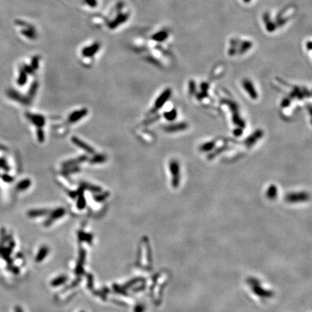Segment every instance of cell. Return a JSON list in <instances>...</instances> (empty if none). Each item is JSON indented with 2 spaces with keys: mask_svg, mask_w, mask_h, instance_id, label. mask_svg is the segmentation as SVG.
<instances>
[{
  "mask_svg": "<svg viewBox=\"0 0 312 312\" xmlns=\"http://www.w3.org/2000/svg\"><path fill=\"white\" fill-rule=\"evenodd\" d=\"M127 19V15H120L118 17L117 19H116L114 21H113L112 23H111V28H115V27H117L119 26V25L120 23H122V22H124V21H126V20Z\"/></svg>",
  "mask_w": 312,
  "mask_h": 312,
  "instance_id": "e0dca14e",
  "label": "cell"
},
{
  "mask_svg": "<svg viewBox=\"0 0 312 312\" xmlns=\"http://www.w3.org/2000/svg\"><path fill=\"white\" fill-rule=\"evenodd\" d=\"M22 33L30 39H34L36 38V33H34V32L31 30H23L22 31Z\"/></svg>",
  "mask_w": 312,
  "mask_h": 312,
  "instance_id": "cb8c5ba5",
  "label": "cell"
},
{
  "mask_svg": "<svg viewBox=\"0 0 312 312\" xmlns=\"http://www.w3.org/2000/svg\"><path fill=\"white\" fill-rule=\"evenodd\" d=\"M108 192H104V193H101V194H98L97 196H95V199L97 200V201H101V200H104L106 198L108 197Z\"/></svg>",
  "mask_w": 312,
  "mask_h": 312,
  "instance_id": "4316f807",
  "label": "cell"
},
{
  "mask_svg": "<svg viewBox=\"0 0 312 312\" xmlns=\"http://www.w3.org/2000/svg\"><path fill=\"white\" fill-rule=\"evenodd\" d=\"M107 160V157L106 155L104 154H93V156L91 157V158L89 159V163L90 164H93V165H95V164H101L103 163L106 161Z\"/></svg>",
  "mask_w": 312,
  "mask_h": 312,
  "instance_id": "8fae6325",
  "label": "cell"
},
{
  "mask_svg": "<svg viewBox=\"0 0 312 312\" xmlns=\"http://www.w3.org/2000/svg\"><path fill=\"white\" fill-rule=\"evenodd\" d=\"M31 184V181L28 179H26L20 181L19 183H18L17 188L19 190H25L26 189H28V187H30Z\"/></svg>",
  "mask_w": 312,
  "mask_h": 312,
  "instance_id": "2e32d148",
  "label": "cell"
},
{
  "mask_svg": "<svg viewBox=\"0 0 312 312\" xmlns=\"http://www.w3.org/2000/svg\"><path fill=\"white\" fill-rule=\"evenodd\" d=\"M0 169L4 170V171H9L10 170V166H9L5 158H0Z\"/></svg>",
  "mask_w": 312,
  "mask_h": 312,
  "instance_id": "603a6c76",
  "label": "cell"
},
{
  "mask_svg": "<svg viewBox=\"0 0 312 312\" xmlns=\"http://www.w3.org/2000/svg\"><path fill=\"white\" fill-rule=\"evenodd\" d=\"M163 35H165V34L163 33L157 34L156 36H154V38L156 40H157V41H163L164 39V38H165V37H166V36H163Z\"/></svg>",
  "mask_w": 312,
  "mask_h": 312,
  "instance_id": "f1b7e54d",
  "label": "cell"
},
{
  "mask_svg": "<svg viewBox=\"0 0 312 312\" xmlns=\"http://www.w3.org/2000/svg\"><path fill=\"white\" fill-rule=\"evenodd\" d=\"M71 141L74 145H76V146L78 147L79 148L83 150L84 151L87 152V153L90 155H93L95 153V149L93 148V147H91L90 145L88 144V143H86L85 142H84V141L80 140V139L77 137L75 136L72 137Z\"/></svg>",
  "mask_w": 312,
  "mask_h": 312,
  "instance_id": "5b68a950",
  "label": "cell"
},
{
  "mask_svg": "<svg viewBox=\"0 0 312 312\" xmlns=\"http://www.w3.org/2000/svg\"><path fill=\"white\" fill-rule=\"evenodd\" d=\"M169 170L171 176V184L172 186L176 188L179 186L180 184V174H181V168H180V164L178 161L173 159L169 163Z\"/></svg>",
  "mask_w": 312,
  "mask_h": 312,
  "instance_id": "6da1fadb",
  "label": "cell"
},
{
  "mask_svg": "<svg viewBox=\"0 0 312 312\" xmlns=\"http://www.w3.org/2000/svg\"><path fill=\"white\" fill-rule=\"evenodd\" d=\"M184 128H186V124H184L170 125V126L166 127V130L168 132H175V131L181 130V129H184Z\"/></svg>",
  "mask_w": 312,
  "mask_h": 312,
  "instance_id": "ffe728a7",
  "label": "cell"
},
{
  "mask_svg": "<svg viewBox=\"0 0 312 312\" xmlns=\"http://www.w3.org/2000/svg\"><path fill=\"white\" fill-rule=\"evenodd\" d=\"M277 187L275 185L270 186V187L268 188L267 192V197L270 198V199H274L275 197H276L275 196L277 195Z\"/></svg>",
  "mask_w": 312,
  "mask_h": 312,
  "instance_id": "ac0fdd59",
  "label": "cell"
},
{
  "mask_svg": "<svg viewBox=\"0 0 312 312\" xmlns=\"http://www.w3.org/2000/svg\"><path fill=\"white\" fill-rule=\"evenodd\" d=\"M88 160V157L86 156V155H82V156H79L77 158L70 159V160H67L63 162L61 166H62L63 168H67V167H71V166H78L79 164L83 163L85 161H87Z\"/></svg>",
  "mask_w": 312,
  "mask_h": 312,
  "instance_id": "9c48e42d",
  "label": "cell"
},
{
  "mask_svg": "<svg viewBox=\"0 0 312 312\" xmlns=\"http://www.w3.org/2000/svg\"><path fill=\"white\" fill-rule=\"evenodd\" d=\"M28 82V74L21 67L19 70V74L17 79V84L20 86L25 85Z\"/></svg>",
  "mask_w": 312,
  "mask_h": 312,
  "instance_id": "4fadbf2b",
  "label": "cell"
},
{
  "mask_svg": "<svg viewBox=\"0 0 312 312\" xmlns=\"http://www.w3.org/2000/svg\"><path fill=\"white\" fill-rule=\"evenodd\" d=\"M39 61L40 58L38 56H35L32 58L31 66L35 71L36 70H37L38 69V67H39Z\"/></svg>",
  "mask_w": 312,
  "mask_h": 312,
  "instance_id": "7402d4cb",
  "label": "cell"
},
{
  "mask_svg": "<svg viewBox=\"0 0 312 312\" xmlns=\"http://www.w3.org/2000/svg\"><path fill=\"white\" fill-rule=\"evenodd\" d=\"M309 198V196L306 192H293L288 194L286 196V200L289 202H295L306 201Z\"/></svg>",
  "mask_w": 312,
  "mask_h": 312,
  "instance_id": "ba28073f",
  "label": "cell"
},
{
  "mask_svg": "<svg viewBox=\"0 0 312 312\" xmlns=\"http://www.w3.org/2000/svg\"><path fill=\"white\" fill-rule=\"evenodd\" d=\"M38 87H39V83L37 80H34L33 83L29 88L28 91V95H27V97L29 99L32 101L34 98V97L36 96V93L38 90Z\"/></svg>",
  "mask_w": 312,
  "mask_h": 312,
  "instance_id": "7c38bea8",
  "label": "cell"
},
{
  "mask_svg": "<svg viewBox=\"0 0 312 312\" xmlns=\"http://www.w3.org/2000/svg\"><path fill=\"white\" fill-rule=\"evenodd\" d=\"M87 2L91 7H95L97 4V2L95 0H87Z\"/></svg>",
  "mask_w": 312,
  "mask_h": 312,
  "instance_id": "f546056e",
  "label": "cell"
},
{
  "mask_svg": "<svg viewBox=\"0 0 312 312\" xmlns=\"http://www.w3.org/2000/svg\"><path fill=\"white\" fill-rule=\"evenodd\" d=\"M163 117L167 121L172 122V121H174L176 119L177 111H176V109H172L171 111H166V112L163 113Z\"/></svg>",
  "mask_w": 312,
  "mask_h": 312,
  "instance_id": "5bb4252c",
  "label": "cell"
},
{
  "mask_svg": "<svg viewBox=\"0 0 312 312\" xmlns=\"http://www.w3.org/2000/svg\"><path fill=\"white\" fill-rule=\"evenodd\" d=\"M80 170V168L78 166H71V167H67V168H64V169L62 170L63 175H70L72 174H75V173L79 172Z\"/></svg>",
  "mask_w": 312,
  "mask_h": 312,
  "instance_id": "9a60e30c",
  "label": "cell"
},
{
  "mask_svg": "<svg viewBox=\"0 0 312 312\" xmlns=\"http://www.w3.org/2000/svg\"><path fill=\"white\" fill-rule=\"evenodd\" d=\"M100 49V44L98 43H95L93 45L90 46L88 47L84 48L82 51V54L85 57H91V56H94L97 51Z\"/></svg>",
  "mask_w": 312,
  "mask_h": 312,
  "instance_id": "30bf717a",
  "label": "cell"
},
{
  "mask_svg": "<svg viewBox=\"0 0 312 312\" xmlns=\"http://www.w3.org/2000/svg\"><path fill=\"white\" fill-rule=\"evenodd\" d=\"M213 147H214V142H206L205 144H204L203 145H202L201 149L203 150V151H208V150L213 148Z\"/></svg>",
  "mask_w": 312,
  "mask_h": 312,
  "instance_id": "484cf974",
  "label": "cell"
},
{
  "mask_svg": "<svg viewBox=\"0 0 312 312\" xmlns=\"http://www.w3.org/2000/svg\"><path fill=\"white\" fill-rule=\"evenodd\" d=\"M6 93L9 98L15 102H17L21 105H23V106H28L31 103V101L28 97L21 94L19 91L12 89V88L8 89L7 90Z\"/></svg>",
  "mask_w": 312,
  "mask_h": 312,
  "instance_id": "7a4b0ae2",
  "label": "cell"
},
{
  "mask_svg": "<svg viewBox=\"0 0 312 312\" xmlns=\"http://www.w3.org/2000/svg\"><path fill=\"white\" fill-rule=\"evenodd\" d=\"M82 186L83 188H86L88 190H89L91 192H101V188L99 187V186L92 185V184H90L88 183H83L82 184Z\"/></svg>",
  "mask_w": 312,
  "mask_h": 312,
  "instance_id": "d6986e66",
  "label": "cell"
},
{
  "mask_svg": "<svg viewBox=\"0 0 312 312\" xmlns=\"http://www.w3.org/2000/svg\"><path fill=\"white\" fill-rule=\"evenodd\" d=\"M88 108H81L79 109V110L74 111L73 112L70 113L68 117V122L70 123V124H74V123H76L82 119H83L84 117H85L86 116L88 115Z\"/></svg>",
  "mask_w": 312,
  "mask_h": 312,
  "instance_id": "8992f818",
  "label": "cell"
},
{
  "mask_svg": "<svg viewBox=\"0 0 312 312\" xmlns=\"http://www.w3.org/2000/svg\"><path fill=\"white\" fill-rule=\"evenodd\" d=\"M2 179L6 182H11L13 181V177L7 174H4L3 176H2Z\"/></svg>",
  "mask_w": 312,
  "mask_h": 312,
  "instance_id": "83f0119b",
  "label": "cell"
},
{
  "mask_svg": "<svg viewBox=\"0 0 312 312\" xmlns=\"http://www.w3.org/2000/svg\"><path fill=\"white\" fill-rule=\"evenodd\" d=\"M26 117L37 128H43L46 124L45 117L41 114L27 112L26 113Z\"/></svg>",
  "mask_w": 312,
  "mask_h": 312,
  "instance_id": "3957f363",
  "label": "cell"
},
{
  "mask_svg": "<svg viewBox=\"0 0 312 312\" xmlns=\"http://www.w3.org/2000/svg\"><path fill=\"white\" fill-rule=\"evenodd\" d=\"M242 85L243 88L246 92L247 93V94L249 95L250 98L252 99L256 100L257 98H258V94H257V91L256 90V88H254V85L252 83L251 80L248 79H243L242 82Z\"/></svg>",
  "mask_w": 312,
  "mask_h": 312,
  "instance_id": "52a82bcc",
  "label": "cell"
},
{
  "mask_svg": "<svg viewBox=\"0 0 312 312\" xmlns=\"http://www.w3.org/2000/svg\"><path fill=\"white\" fill-rule=\"evenodd\" d=\"M22 69H23L27 74H34V72H35V70H34L31 65H22Z\"/></svg>",
  "mask_w": 312,
  "mask_h": 312,
  "instance_id": "d4e9b609",
  "label": "cell"
},
{
  "mask_svg": "<svg viewBox=\"0 0 312 312\" xmlns=\"http://www.w3.org/2000/svg\"><path fill=\"white\" fill-rule=\"evenodd\" d=\"M171 95V90L170 88H167L163 92L161 93V94L158 97V98L156 100L154 103V107H153V111H157L158 109H160L161 108L164 106V104L166 103V101L169 99V98Z\"/></svg>",
  "mask_w": 312,
  "mask_h": 312,
  "instance_id": "277c9868",
  "label": "cell"
},
{
  "mask_svg": "<svg viewBox=\"0 0 312 312\" xmlns=\"http://www.w3.org/2000/svg\"><path fill=\"white\" fill-rule=\"evenodd\" d=\"M36 137H37L38 141L40 143H43L45 141V134L44 131L42 128H37L36 130Z\"/></svg>",
  "mask_w": 312,
  "mask_h": 312,
  "instance_id": "44dd1931",
  "label": "cell"
}]
</instances>
